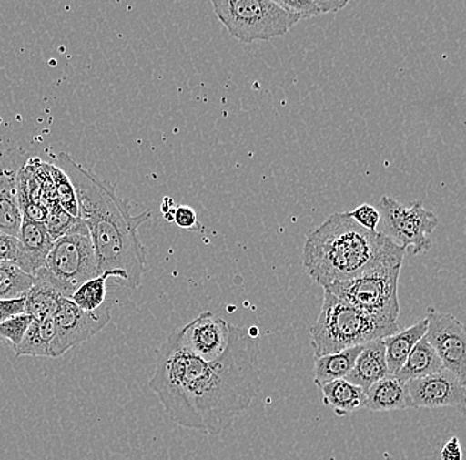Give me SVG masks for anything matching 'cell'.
<instances>
[{
    "label": "cell",
    "mask_w": 466,
    "mask_h": 460,
    "mask_svg": "<svg viewBox=\"0 0 466 460\" xmlns=\"http://www.w3.org/2000/svg\"><path fill=\"white\" fill-rule=\"evenodd\" d=\"M160 211H162L163 218L167 222H174L175 211H177V206H175L173 198L165 197L160 205Z\"/></svg>",
    "instance_id": "34"
},
{
    "label": "cell",
    "mask_w": 466,
    "mask_h": 460,
    "mask_svg": "<svg viewBox=\"0 0 466 460\" xmlns=\"http://www.w3.org/2000/svg\"><path fill=\"white\" fill-rule=\"evenodd\" d=\"M36 282L35 276L14 263L0 261V299H11L27 293Z\"/></svg>",
    "instance_id": "24"
},
{
    "label": "cell",
    "mask_w": 466,
    "mask_h": 460,
    "mask_svg": "<svg viewBox=\"0 0 466 460\" xmlns=\"http://www.w3.org/2000/svg\"><path fill=\"white\" fill-rule=\"evenodd\" d=\"M32 322H34V317L27 313L19 314L0 322V342L10 343L13 349L17 348L25 340Z\"/></svg>",
    "instance_id": "27"
},
{
    "label": "cell",
    "mask_w": 466,
    "mask_h": 460,
    "mask_svg": "<svg viewBox=\"0 0 466 460\" xmlns=\"http://www.w3.org/2000/svg\"><path fill=\"white\" fill-rule=\"evenodd\" d=\"M113 278L112 273L105 272L84 282L76 290L71 300L86 313H93L106 304V281Z\"/></svg>",
    "instance_id": "23"
},
{
    "label": "cell",
    "mask_w": 466,
    "mask_h": 460,
    "mask_svg": "<svg viewBox=\"0 0 466 460\" xmlns=\"http://www.w3.org/2000/svg\"><path fill=\"white\" fill-rule=\"evenodd\" d=\"M98 276L97 259L92 238L80 220L68 234L55 240L46 264L35 278L48 282L66 299H71L84 282Z\"/></svg>",
    "instance_id": "6"
},
{
    "label": "cell",
    "mask_w": 466,
    "mask_h": 460,
    "mask_svg": "<svg viewBox=\"0 0 466 460\" xmlns=\"http://www.w3.org/2000/svg\"><path fill=\"white\" fill-rule=\"evenodd\" d=\"M366 409L370 412H395L413 409L407 383L396 375H387L366 393Z\"/></svg>",
    "instance_id": "16"
},
{
    "label": "cell",
    "mask_w": 466,
    "mask_h": 460,
    "mask_svg": "<svg viewBox=\"0 0 466 460\" xmlns=\"http://www.w3.org/2000/svg\"><path fill=\"white\" fill-rule=\"evenodd\" d=\"M427 342L435 349L445 371L466 386V327L451 314L427 311Z\"/></svg>",
    "instance_id": "9"
},
{
    "label": "cell",
    "mask_w": 466,
    "mask_h": 460,
    "mask_svg": "<svg viewBox=\"0 0 466 460\" xmlns=\"http://www.w3.org/2000/svg\"><path fill=\"white\" fill-rule=\"evenodd\" d=\"M31 157L22 148L0 151V231L19 237L23 212L17 193V176Z\"/></svg>",
    "instance_id": "12"
},
{
    "label": "cell",
    "mask_w": 466,
    "mask_h": 460,
    "mask_svg": "<svg viewBox=\"0 0 466 460\" xmlns=\"http://www.w3.org/2000/svg\"><path fill=\"white\" fill-rule=\"evenodd\" d=\"M279 7L301 19L337 13L349 5V0H276Z\"/></svg>",
    "instance_id": "25"
},
{
    "label": "cell",
    "mask_w": 466,
    "mask_h": 460,
    "mask_svg": "<svg viewBox=\"0 0 466 460\" xmlns=\"http://www.w3.org/2000/svg\"><path fill=\"white\" fill-rule=\"evenodd\" d=\"M362 349L363 345L355 346L328 356L314 357V383L320 387L348 377Z\"/></svg>",
    "instance_id": "20"
},
{
    "label": "cell",
    "mask_w": 466,
    "mask_h": 460,
    "mask_svg": "<svg viewBox=\"0 0 466 460\" xmlns=\"http://www.w3.org/2000/svg\"><path fill=\"white\" fill-rule=\"evenodd\" d=\"M212 7L221 25L241 43L269 42L302 20L276 0H214Z\"/></svg>",
    "instance_id": "7"
},
{
    "label": "cell",
    "mask_w": 466,
    "mask_h": 460,
    "mask_svg": "<svg viewBox=\"0 0 466 460\" xmlns=\"http://www.w3.org/2000/svg\"><path fill=\"white\" fill-rule=\"evenodd\" d=\"M428 320L427 317L419 320L410 328L398 331L391 336L383 339L384 346H386L387 366L391 375L398 374L404 363H407L410 352L413 351L418 342L427 336Z\"/></svg>",
    "instance_id": "17"
},
{
    "label": "cell",
    "mask_w": 466,
    "mask_h": 460,
    "mask_svg": "<svg viewBox=\"0 0 466 460\" xmlns=\"http://www.w3.org/2000/svg\"><path fill=\"white\" fill-rule=\"evenodd\" d=\"M441 460H462V450L460 439L457 436H453L450 441L445 444L444 447L441 448Z\"/></svg>",
    "instance_id": "33"
},
{
    "label": "cell",
    "mask_w": 466,
    "mask_h": 460,
    "mask_svg": "<svg viewBox=\"0 0 466 460\" xmlns=\"http://www.w3.org/2000/svg\"><path fill=\"white\" fill-rule=\"evenodd\" d=\"M379 212L383 224L381 234L406 251L412 250L413 255L430 251L432 247L430 235L435 231L439 220L432 211L424 209L420 200L404 206L391 197H381Z\"/></svg>",
    "instance_id": "8"
},
{
    "label": "cell",
    "mask_w": 466,
    "mask_h": 460,
    "mask_svg": "<svg viewBox=\"0 0 466 460\" xmlns=\"http://www.w3.org/2000/svg\"><path fill=\"white\" fill-rule=\"evenodd\" d=\"M0 261L14 263L15 266L19 263V240L2 231H0Z\"/></svg>",
    "instance_id": "30"
},
{
    "label": "cell",
    "mask_w": 466,
    "mask_h": 460,
    "mask_svg": "<svg viewBox=\"0 0 466 460\" xmlns=\"http://www.w3.org/2000/svg\"><path fill=\"white\" fill-rule=\"evenodd\" d=\"M110 319H112V308L109 302L96 312L86 313L81 311L71 299L64 297L54 316L58 352L61 356L75 346L87 342L90 337L96 336L109 324Z\"/></svg>",
    "instance_id": "10"
},
{
    "label": "cell",
    "mask_w": 466,
    "mask_h": 460,
    "mask_svg": "<svg viewBox=\"0 0 466 460\" xmlns=\"http://www.w3.org/2000/svg\"><path fill=\"white\" fill-rule=\"evenodd\" d=\"M19 263L29 275L36 276V273L46 264V256L51 252L55 240L49 235L44 223L32 222L27 218H23L19 237Z\"/></svg>",
    "instance_id": "14"
},
{
    "label": "cell",
    "mask_w": 466,
    "mask_h": 460,
    "mask_svg": "<svg viewBox=\"0 0 466 460\" xmlns=\"http://www.w3.org/2000/svg\"><path fill=\"white\" fill-rule=\"evenodd\" d=\"M175 333L186 351L211 363L226 353L231 339V324L212 312H203Z\"/></svg>",
    "instance_id": "11"
},
{
    "label": "cell",
    "mask_w": 466,
    "mask_h": 460,
    "mask_svg": "<svg viewBox=\"0 0 466 460\" xmlns=\"http://www.w3.org/2000/svg\"><path fill=\"white\" fill-rule=\"evenodd\" d=\"M51 176L54 179L55 193H56L58 205L73 217L80 218L77 195H76L72 180L57 165H51Z\"/></svg>",
    "instance_id": "26"
},
{
    "label": "cell",
    "mask_w": 466,
    "mask_h": 460,
    "mask_svg": "<svg viewBox=\"0 0 466 460\" xmlns=\"http://www.w3.org/2000/svg\"><path fill=\"white\" fill-rule=\"evenodd\" d=\"M78 222H80V218L73 217V215L61 208L58 203L48 209V218H46V226L54 240H57L58 238L68 234Z\"/></svg>",
    "instance_id": "28"
},
{
    "label": "cell",
    "mask_w": 466,
    "mask_h": 460,
    "mask_svg": "<svg viewBox=\"0 0 466 460\" xmlns=\"http://www.w3.org/2000/svg\"><path fill=\"white\" fill-rule=\"evenodd\" d=\"M56 164L72 180L80 220L95 247L98 275L109 272L127 287L138 288L147 264L138 230L153 215L150 210L131 214L130 203L116 194L115 185L87 170L69 154H58Z\"/></svg>",
    "instance_id": "2"
},
{
    "label": "cell",
    "mask_w": 466,
    "mask_h": 460,
    "mask_svg": "<svg viewBox=\"0 0 466 460\" xmlns=\"http://www.w3.org/2000/svg\"><path fill=\"white\" fill-rule=\"evenodd\" d=\"M390 375L387 366L386 346L383 340H375L363 345L362 352L357 358L354 369L346 377L352 385L362 387L364 392L378 381Z\"/></svg>",
    "instance_id": "15"
},
{
    "label": "cell",
    "mask_w": 466,
    "mask_h": 460,
    "mask_svg": "<svg viewBox=\"0 0 466 460\" xmlns=\"http://www.w3.org/2000/svg\"><path fill=\"white\" fill-rule=\"evenodd\" d=\"M398 331V324L379 322L325 291L319 319L309 329V333L314 357H322L386 339Z\"/></svg>",
    "instance_id": "4"
},
{
    "label": "cell",
    "mask_w": 466,
    "mask_h": 460,
    "mask_svg": "<svg viewBox=\"0 0 466 460\" xmlns=\"http://www.w3.org/2000/svg\"><path fill=\"white\" fill-rule=\"evenodd\" d=\"M174 223L183 230H199L200 224L198 220L197 212L189 206H177L174 215Z\"/></svg>",
    "instance_id": "32"
},
{
    "label": "cell",
    "mask_w": 466,
    "mask_h": 460,
    "mask_svg": "<svg viewBox=\"0 0 466 460\" xmlns=\"http://www.w3.org/2000/svg\"><path fill=\"white\" fill-rule=\"evenodd\" d=\"M350 215L355 222L364 227V229L370 230V231H378V226L380 224V212L374 206L364 203L360 208L350 211Z\"/></svg>",
    "instance_id": "29"
},
{
    "label": "cell",
    "mask_w": 466,
    "mask_h": 460,
    "mask_svg": "<svg viewBox=\"0 0 466 460\" xmlns=\"http://www.w3.org/2000/svg\"><path fill=\"white\" fill-rule=\"evenodd\" d=\"M255 332L231 325L226 353L211 363L186 351L175 332L159 346L150 389L174 424L220 435L249 409L261 389Z\"/></svg>",
    "instance_id": "1"
},
{
    "label": "cell",
    "mask_w": 466,
    "mask_h": 460,
    "mask_svg": "<svg viewBox=\"0 0 466 460\" xmlns=\"http://www.w3.org/2000/svg\"><path fill=\"white\" fill-rule=\"evenodd\" d=\"M319 389L323 404L333 410L338 416L350 415L358 410L366 409V392L362 387L352 385L346 378L326 383Z\"/></svg>",
    "instance_id": "19"
},
{
    "label": "cell",
    "mask_w": 466,
    "mask_h": 460,
    "mask_svg": "<svg viewBox=\"0 0 466 460\" xmlns=\"http://www.w3.org/2000/svg\"><path fill=\"white\" fill-rule=\"evenodd\" d=\"M403 259L384 261L351 281L334 282L323 291L345 300L379 322L398 324L400 313L398 287Z\"/></svg>",
    "instance_id": "5"
},
{
    "label": "cell",
    "mask_w": 466,
    "mask_h": 460,
    "mask_svg": "<svg viewBox=\"0 0 466 460\" xmlns=\"http://www.w3.org/2000/svg\"><path fill=\"white\" fill-rule=\"evenodd\" d=\"M16 357H61L57 346L56 328L54 317L37 322L34 320L25 340L14 349Z\"/></svg>",
    "instance_id": "18"
},
{
    "label": "cell",
    "mask_w": 466,
    "mask_h": 460,
    "mask_svg": "<svg viewBox=\"0 0 466 460\" xmlns=\"http://www.w3.org/2000/svg\"><path fill=\"white\" fill-rule=\"evenodd\" d=\"M442 371H445V368L441 360L437 356L432 345L424 337L410 352L407 363H404L403 368L396 374V377L400 378L404 383H410V381L427 377V375Z\"/></svg>",
    "instance_id": "21"
},
{
    "label": "cell",
    "mask_w": 466,
    "mask_h": 460,
    "mask_svg": "<svg viewBox=\"0 0 466 460\" xmlns=\"http://www.w3.org/2000/svg\"><path fill=\"white\" fill-rule=\"evenodd\" d=\"M407 387L416 409L453 407L466 413V386L448 371L410 381Z\"/></svg>",
    "instance_id": "13"
},
{
    "label": "cell",
    "mask_w": 466,
    "mask_h": 460,
    "mask_svg": "<svg viewBox=\"0 0 466 460\" xmlns=\"http://www.w3.org/2000/svg\"><path fill=\"white\" fill-rule=\"evenodd\" d=\"M25 313L37 322L51 319L57 312L64 296L48 282L37 281L25 293Z\"/></svg>",
    "instance_id": "22"
},
{
    "label": "cell",
    "mask_w": 466,
    "mask_h": 460,
    "mask_svg": "<svg viewBox=\"0 0 466 460\" xmlns=\"http://www.w3.org/2000/svg\"><path fill=\"white\" fill-rule=\"evenodd\" d=\"M25 293L11 299H0V322L25 313Z\"/></svg>",
    "instance_id": "31"
},
{
    "label": "cell",
    "mask_w": 466,
    "mask_h": 460,
    "mask_svg": "<svg viewBox=\"0 0 466 460\" xmlns=\"http://www.w3.org/2000/svg\"><path fill=\"white\" fill-rule=\"evenodd\" d=\"M404 255L406 250L380 231L360 226L350 212H335L306 238L302 264L309 278L325 290Z\"/></svg>",
    "instance_id": "3"
}]
</instances>
